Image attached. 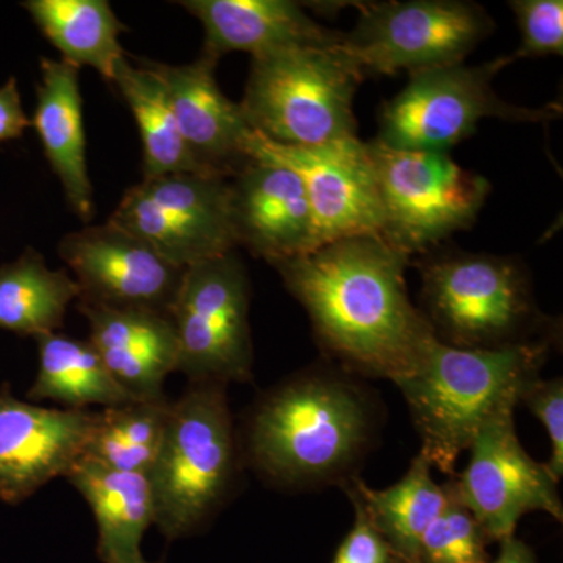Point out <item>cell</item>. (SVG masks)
Listing matches in <instances>:
<instances>
[{
	"instance_id": "obj_14",
	"label": "cell",
	"mask_w": 563,
	"mask_h": 563,
	"mask_svg": "<svg viewBox=\"0 0 563 563\" xmlns=\"http://www.w3.org/2000/svg\"><path fill=\"white\" fill-rule=\"evenodd\" d=\"M58 254L79 285V303L172 314L185 268L120 225H88L63 236Z\"/></svg>"
},
{
	"instance_id": "obj_25",
	"label": "cell",
	"mask_w": 563,
	"mask_h": 563,
	"mask_svg": "<svg viewBox=\"0 0 563 563\" xmlns=\"http://www.w3.org/2000/svg\"><path fill=\"white\" fill-rule=\"evenodd\" d=\"M80 298L79 285L63 269H51L38 252L0 266V329L38 336L65 324L70 303Z\"/></svg>"
},
{
	"instance_id": "obj_33",
	"label": "cell",
	"mask_w": 563,
	"mask_h": 563,
	"mask_svg": "<svg viewBox=\"0 0 563 563\" xmlns=\"http://www.w3.org/2000/svg\"><path fill=\"white\" fill-rule=\"evenodd\" d=\"M499 543L501 548H499L498 558L488 563H539L532 548L517 536L509 537Z\"/></svg>"
},
{
	"instance_id": "obj_16",
	"label": "cell",
	"mask_w": 563,
	"mask_h": 563,
	"mask_svg": "<svg viewBox=\"0 0 563 563\" xmlns=\"http://www.w3.org/2000/svg\"><path fill=\"white\" fill-rule=\"evenodd\" d=\"M236 244L269 265L317 250L312 209L301 177L280 163L251 158L229 179Z\"/></svg>"
},
{
	"instance_id": "obj_26",
	"label": "cell",
	"mask_w": 563,
	"mask_h": 563,
	"mask_svg": "<svg viewBox=\"0 0 563 563\" xmlns=\"http://www.w3.org/2000/svg\"><path fill=\"white\" fill-rule=\"evenodd\" d=\"M111 84L128 102L143 143V179L176 173H198L181 140L165 85L151 62L133 66L128 57L118 65Z\"/></svg>"
},
{
	"instance_id": "obj_9",
	"label": "cell",
	"mask_w": 563,
	"mask_h": 563,
	"mask_svg": "<svg viewBox=\"0 0 563 563\" xmlns=\"http://www.w3.org/2000/svg\"><path fill=\"white\" fill-rule=\"evenodd\" d=\"M358 20L335 49L362 76L459 65L495 31L484 7L462 0L357 3Z\"/></svg>"
},
{
	"instance_id": "obj_3",
	"label": "cell",
	"mask_w": 563,
	"mask_h": 563,
	"mask_svg": "<svg viewBox=\"0 0 563 563\" xmlns=\"http://www.w3.org/2000/svg\"><path fill=\"white\" fill-rule=\"evenodd\" d=\"M555 340L504 347L459 350L437 340L420 368L395 383L432 468L454 476L455 463L477 433L515 412L528 385L540 377Z\"/></svg>"
},
{
	"instance_id": "obj_17",
	"label": "cell",
	"mask_w": 563,
	"mask_h": 563,
	"mask_svg": "<svg viewBox=\"0 0 563 563\" xmlns=\"http://www.w3.org/2000/svg\"><path fill=\"white\" fill-rule=\"evenodd\" d=\"M151 65L168 92L196 172L231 179L251 161L247 140L252 129L240 103L221 91L214 77L217 58L202 52L188 65Z\"/></svg>"
},
{
	"instance_id": "obj_10",
	"label": "cell",
	"mask_w": 563,
	"mask_h": 563,
	"mask_svg": "<svg viewBox=\"0 0 563 563\" xmlns=\"http://www.w3.org/2000/svg\"><path fill=\"white\" fill-rule=\"evenodd\" d=\"M251 284L236 252L185 268L172 310L188 384H247L254 368Z\"/></svg>"
},
{
	"instance_id": "obj_24",
	"label": "cell",
	"mask_w": 563,
	"mask_h": 563,
	"mask_svg": "<svg viewBox=\"0 0 563 563\" xmlns=\"http://www.w3.org/2000/svg\"><path fill=\"white\" fill-rule=\"evenodd\" d=\"M35 340L38 373L27 391L31 401H52L60 409L90 410L91 406L106 409L135 399L111 377L88 340L57 332Z\"/></svg>"
},
{
	"instance_id": "obj_7",
	"label": "cell",
	"mask_w": 563,
	"mask_h": 563,
	"mask_svg": "<svg viewBox=\"0 0 563 563\" xmlns=\"http://www.w3.org/2000/svg\"><path fill=\"white\" fill-rule=\"evenodd\" d=\"M512 62V55H504L484 65L459 63L409 74L406 87L380 109L376 140L393 150L450 152L487 118L548 122L561 117L558 102L529 109L499 98L493 80Z\"/></svg>"
},
{
	"instance_id": "obj_12",
	"label": "cell",
	"mask_w": 563,
	"mask_h": 563,
	"mask_svg": "<svg viewBox=\"0 0 563 563\" xmlns=\"http://www.w3.org/2000/svg\"><path fill=\"white\" fill-rule=\"evenodd\" d=\"M468 451V465L450 481L490 542L514 537L526 514L544 512L563 520L559 483L544 463L526 453L515 431L514 412L488 422Z\"/></svg>"
},
{
	"instance_id": "obj_8",
	"label": "cell",
	"mask_w": 563,
	"mask_h": 563,
	"mask_svg": "<svg viewBox=\"0 0 563 563\" xmlns=\"http://www.w3.org/2000/svg\"><path fill=\"white\" fill-rule=\"evenodd\" d=\"M384 211L383 239L413 257L465 231L479 217L490 181L450 152L393 150L366 141Z\"/></svg>"
},
{
	"instance_id": "obj_27",
	"label": "cell",
	"mask_w": 563,
	"mask_h": 563,
	"mask_svg": "<svg viewBox=\"0 0 563 563\" xmlns=\"http://www.w3.org/2000/svg\"><path fill=\"white\" fill-rule=\"evenodd\" d=\"M172 402L162 396L99 410L84 459L117 472L150 476L161 454Z\"/></svg>"
},
{
	"instance_id": "obj_22",
	"label": "cell",
	"mask_w": 563,
	"mask_h": 563,
	"mask_svg": "<svg viewBox=\"0 0 563 563\" xmlns=\"http://www.w3.org/2000/svg\"><path fill=\"white\" fill-rule=\"evenodd\" d=\"M343 490L357 496L399 563H420L422 537L448 503L446 488L433 481L431 462L424 455H415L407 473L391 487L374 490L355 477Z\"/></svg>"
},
{
	"instance_id": "obj_23",
	"label": "cell",
	"mask_w": 563,
	"mask_h": 563,
	"mask_svg": "<svg viewBox=\"0 0 563 563\" xmlns=\"http://www.w3.org/2000/svg\"><path fill=\"white\" fill-rule=\"evenodd\" d=\"M24 7L62 60L90 66L111 84L125 58L120 43L125 27L107 0H31Z\"/></svg>"
},
{
	"instance_id": "obj_4",
	"label": "cell",
	"mask_w": 563,
	"mask_h": 563,
	"mask_svg": "<svg viewBox=\"0 0 563 563\" xmlns=\"http://www.w3.org/2000/svg\"><path fill=\"white\" fill-rule=\"evenodd\" d=\"M244 459L228 385L188 384L172 402L150 481L155 526L166 540L202 531L231 501Z\"/></svg>"
},
{
	"instance_id": "obj_13",
	"label": "cell",
	"mask_w": 563,
	"mask_h": 563,
	"mask_svg": "<svg viewBox=\"0 0 563 563\" xmlns=\"http://www.w3.org/2000/svg\"><path fill=\"white\" fill-rule=\"evenodd\" d=\"M247 154L280 163L301 177L318 247L354 236H383V203L366 141L355 136L325 146L295 147L252 132Z\"/></svg>"
},
{
	"instance_id": "obj_15",
	"label": "cell",
	"mask_w": 563,
	"mask_h": 563,
	"mask_svg": "<svg viewBox=\"0 0 563 563\" xmlns=\"http://www.w3.org/2000/svg\"><path fill=\"white\" fill-rule=\"evenodd\" d=\"M96 412L49 409L0 387V501L18 506L84 459Z\"/></svg>"
},
{
	"instance_id": "obj_19",
	"label": "cell",
	"mask_w": 563,
	"mask_h": 563,
	"mask_svg": "<svg viewBox=\"0 0 563 563\" xmlns=\"http://www.w3.org/2000/svg\"><path fill=\"white\" fill-rule=\"evenodd\" d=\"M90 325L88 342L111 377L135 399L166 396L165 383L176 373L179 346L172 314L114 310L79 303Z\"/></svg>"
},
{
	"instance_id": "obj_11",
	"label": "cell",
	"mask_w": 563,
	"mask_h": 563,
	"mask_svg": "<svg viewBox=\"0 0 563 563\" xmlns=\"http://www.w3.org/2000/svg\"><path fill=\"white\" fill-rule=\"evenodd\" d=\"M110 222L135 233L180 268L235 252L229 179L176 173L143 179L121 199Z\"/></svg>"
},
{
	"instance_id": "obj_2",
	"label": "cell",
	"mask_w": 563,
	"mask_h": 563,
	"mask_svg": "<svg viewBox=\"0 0 563 563\" xmlns=\"http://www.w3.org/2000/svg\"><path fill=\"white\" fill-rule=\"evenodd\" d=\"M379 396L324 361L262 393L239 429L244 465L285 492L344 487L379 442Z\"/></svg>"
},
{
	"instance_id": "obj_21",
	"label": "cell",
	"mask_w": 563,
	"mask_h": 563,
	"mask_svg": "<svg viewBox=\"0 0 563 563\" xmlns=\"http://www.w3.org/2000/svg\"><path fill=\"white\" fill-rule=\"evenodd\" d=\"M65 479L90 506L98 525V553L102 563H144V533L155 525L150 476L117 472L81 459Z\"/></svg>"
},
{
	"instance_id": "obj_31",
	"label": "cell",
	"mask_w": 563,
	"mask_h": 563,
	"mask_svg": "<svg viewBox=\"0 0 563 563\" xmlns=\"http://www.w3.org/2000/svg\"><path fill=\"white\" fill-rule=\"evenodd\" d=\"M354 525L336 550L332 563H399L384 537L374 528L357 496L350 490Z\"/></svg>"
},
{
	"instance_id": "obj_20",
	"label": "cell",
	"mask_w": 563,
	"mask_h": 563,
	"mask_svg": "<svg viewBox=\"0 0 563 563\" xmlns=\"http://www.w3.org/2000/svg\"><path fill=\"white\" fill-rule=\"evenodd\" d=\"M79 73V68L65 60H41L32 124L70 209L88 222L95 218V199L88 176Z\"/></svg>"
},
{
	"instance_id": "obj_5",
	"label": "cell",
	"mask_w": 563,
	"mask_h": 563,
	"mask_svg": "<svg viewBox=\"0 0 563 563\" xmlns=\"http://www.w3.org/2000/svg\"><path fill=\"white\" fill-rule=\"evenodd\" d=\"M424 255L418 265L420 310L440 343L504 350L558 336L518 258L465 251Z\"/></svg>"
},
{
	"instance_id": "obj_1",
	"label": "cell",
	"mask_w": 563,
	"mask_h": 563,
	"mask_svg": "<svg viewBox=\"0 0 563 563\" xmlns=\"http://www.w3.org/2000/svg\"><path fill=\"white\" fill-rule=\"evenodd\" d=\"M410 258L383 236H354L273 268L309 314L325 361L395 384L417 372L437 342L409 296Z\"/></svg>"
},
{
	"instance_id": "obj_28",
	"label": "cell",
	"mask_w": 563,
	"mask_h": 563,
	"mask_svg": "<svg viewBox=\"0 0 563 563\" xmlns=\"http://www.w3.org/2000/svg\"><path fill=\"white\" fill-rule=\"evenodd\" d=\"M448 503L429 526L420 544V563H488L487 539L472 512L463 506L453 483L444 484Z\"/></svg>"
},
{
	"instance_id": "obj_18",
	"label": "cell",
	"mask_w": 563,
	"mask_h": 563,
	"mask_svg": "<svg viewBox=\"0 0 563 563\" xmlns=\"http://www.w3.org/2000/svg\"><path fill=\"white\" fill-rule=\"evenodd\" d=\"M206 32L203 54L220 60L229 52L252 57L290 49H325L343 38L291 0H184Z\"/></svg>"
},
{
	"instance_id": "obj_34",
	"label": "cell",
	"mask_w": 563,
	"mask_h": 563,
	"mask_svg": "<svg viewBox=\"0 0 563 563\" xmlns=\"http://www.w3.org/2000/svg\"><path fill=\"white\" fill-rule=\"evenodd\" d=\"M144 563H151V562H147V561H146V562H144Z\"/></svg>"
},
{
	"instance_id": "obj_32",
	"label": "cell",
	"mask_w": 563,
	"mask_h": 563,
	"mask_svg": "<svg viewBox=\"0 0 563 563\" xmlns=\"http://www.w3.org/2000/svg\"><path fill=\"white\" fill-rule=\"evenodd\" d=\"M32 125L22 109L16 79H10L0 88V141L20 139L25 129Z\"/></svg>"
},
{
	"instance_id": "obj_29",
	"label": "cell",
	"mask_w": 563,
	"mask_h": 563,
	"mask_svg": "<svg viewBox=\"0 0 563 563\" xmlns=\"http://www.w3.org/2000/svg\"><path fill=\"white\" fill-rule=\"evenodd\" d=\"M510 9L520 27L521 43L512 54L518 58L563 55L562 0H510Z\"/></svg>"
},
{
	"instance_id": "obj_30",
	"label": "cell",
	"mask_w": 563,
	"mask_h": 563,
	"mask_svg": "<svg viewBox=\"0 0 563 563\" xmlns=\"http://www.w3.org/2000/svg\"><path fill=\"white\" fill-rule=\"evenodd\" d=\"M521 402L528 407L537 420L542 422L550 435L551 457L544 463L548 472L558 483L563 476V383L562 377L542 379L537 377L526 388Z\"/></svg>"
},
{
	"instance_id": "obj_6",
	"label": "cell",
	"mask_w": 563,
	"mask_h": 563,
	"mask_svg": "<svg viewBox=\"0 0 563 563\" xmlns=\"http://www.w3.org/2000/svg\"><path fill=\"white\" fill-rule=\"evenodd\" d=\"M365 79L335 46L252 57L240 103L252 132L295 147L355 139L354 98Z\"/></svg>"
}]
</instances>
